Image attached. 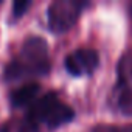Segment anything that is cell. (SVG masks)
Wrapping results in <instances>:
<instances>
[{
    "instance_id": "5",
    "label": "cell",
    "mask_w": 132,
    "mask_h": 132,
    "mask_svg": "<svg viewBox=\"0 0 132 132\" xmlns=\"http://www.w3.org/2000/svg\"><path fill=\"white\" fill-rule=\"evenodd\" d=\"M40 90V86L37 82H27L22 84L20 87L11 90L10 93V101L14 107H20L25 104H33L36 101V96Z\"/></svg>"
},
{
    "instance_id": "8",
    "label": "cell",
    "mask_w": 132,
    "mask_h": 132,
    "mask_svg": "<svg viewBox=\"0 0 132 132\" xmlns=\"http://www.w3.org/2000/svg\"><path fill=\"white\" fill-rule=\"evenodd\" d=\"M30 5H31L30 0H17V2H14L13 3V16L16 19L22 17L25 14V11L30 8Z\"/></svg>"
},
{
    "instance_id": "4",
    "label": "cell",
    "mask_w": 132,
    "mask_h": 132,
    "mask_svg": "<svg viewBox=\"0 0 132 132\" xmlns=\"http://www.w3.org/2000/svg\"><path fill=\"white\" fill-rule=\"evenodd\" d=\"M65 70L73 76H82L93 73L100 65V56L92 48H78L67 54L64 61Z\"/></svg>"
},
{
    "instance_id": "7",
    "label": "cell",
    "mask_w": 132,
    "mask_h": 132,
    "mask_svg": "<svg viewBox=\"0 0 132 132\" xmlns=\"http://www.w3.org/2000/svg\"><path fill=\"white\" fill-rule=\"evenodd\" d=\"M118 73L124 75V76L132 82V54L126 56V57L121 61L120 67H118Z\"/></svg>"
},
{
    "instance_id": "6",
    "label": "cell",
    "mask_w": 132,
    "mask_h": 132,
    "mask_svg": "<svg viewBox=\"0 0 132 132\" xmlns=\"http://www.w3.org/2000/svg\"><path fill=\"white\" fill-rule=\"evenodd\" d=\"M89 132H132V124H96Z\"/></svg>"
},
{
    "instance_id": "2",
    "label": "cell",
    "mask_w": 132,
    "mask_h": 132,
    "mask_svg": "<svg viewBox=\"0 0 132 132\" xmlns=\"http://www.w3.org/2000/svg\"><path fill=\"white\" fill-rule=\"evenodd\" d=\"M73 118L75 110L69 104L61 101L54 92H48L30 106L20 126V132H37L40 126L56 129L72 121Z\"/></svg>"
},
{
    "instance_id": "1",
    "label": "cell",
    "mask_w": 132,
    "mask_h": 132,
    "mask_svg": "<svg viewBox=\"0 0 132 132\" xmlns=\"http://www.w3.org/2000/svg\"><path fill=\"white\" fill-rule=\"evenodd\" d=\"M50 72L48 44L39 36H30L23 40L19 53L6 65L5 81H19L30 76H44Z\"/></svg>"
},
{
    "instance_id": "3",
    "label": "cell",
    "mask_w": 132,
    "mask_h": 132,
    "mask_svg": "<svg viewBox=\"0 0 132 132\" xmlns=\"http://www.w3.org/2000/svg\"><path fill=\"white\" fill-rule=\"evenodd\" d=\"M86 6H89V3L79 2V0H56L53 2L47 11L50 30L53 33L69 31L75 25Z\"/></svg>"
}]
</instances>
